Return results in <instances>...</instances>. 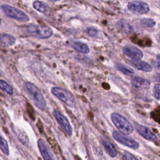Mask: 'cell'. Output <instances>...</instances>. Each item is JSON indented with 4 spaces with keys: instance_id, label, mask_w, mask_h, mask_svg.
Instances as JSON below:
<instances>
[{
    "instance_id": "obj_1",
    "label": "cell",
    "mask_w": 160,
    "mask_h": 160,
    "mask_svg": "<svg viewBox=\"0 0 160 160\" xmlns=\"http://www.w3.org/2000/svg\"><path fill=\"white\" fill-rule=\"evenodd\" d=\"M23 89L33 104L40 110L44 111L46 102L41 90L31 82H25L23 84Z\"/></svg>"
},
{
    "instance_id": "obj_2",
    "label": "cell",
    "mask_w": 160,
    "mask_h": 160,
    "mask_svg": "<svg viewBox=\"0 0 160 160\" xmlns=\"http://www.w3.org/2000/svg\"><path fill=\"white\" fill-rule=\"evenodd\" d=\"M110 118L114 125L121 132V133L129 135L134 131V127L121 114L118 112H112L111 114Z\"/></svg>"
},
{
    "instance_id": "obj_3",
    "label": "cell",
    "mask_w": 160,
    "mask_h": 160,
    "mask_svg": "<svg viewBox=\"0 0 160 160\" xmlns=\"http://www.w3.org/2000/svg\"><path fill=\"white\" fill-rule=\"evenodd\" d=\"M25 31L29 35L38 39H48L52 36L53 32L46 25L30 24L25 27Z\"/></svg>"
},
{
    "instance_id": "obj_4",
    "label": "cell",
    "mask_w": 160,
    "mask_h": 160,
    "mask_svg": "<svg viewBox=\"0 0 160 160\" xmlns=\"http://www.w3.org/2000/svg\"><path fill=\"white\" fill-rule=\"evenodd\" d=\"M1 9L3 12L9 18L15 19L20 22H28L29 20V17L21 9L9 4H2Z\"/></svg>"
},
{
    "instance_id": "obj_5",
    "label": "cell",
    "mask_w": 160,
    "mask_h": 160,
    "mask_svg": "<svg viewBox=\"0 0 160 160\" xmlns=\"http://www.w3.org/2000/svg\"><path fill=\"white\" fill-rule=\"evenodd\" d=\"M51 93L68 106L71 108L76 106L75 98L69 91L59 87H53L51 89Z\"/></svg>"
},
{
    "instance_id": "obj_6",
    "label": "cell",
    "mask_w": 160,
    "mask_h": 160,
    "mask_svg": "<svg viewBox=\"0 0 160 160\" xmlns=\"http://www.w3.org/2000/svg\"><path fill=\"white\" fill-rule=\"evenodd\" d=\"M112 138L119 143L127 146L128 148H130L133 149H136L139 148V144L138 141L136 140L130 138L124 134L117 131H113L112 132Z\"/></svg>"
},
{
    "instance_id": "obj_7",
    "label": "cell",
    "mask_w": 160,
    "mask_h": 160,
    "mask_svg": "<svg viewBox=\"0 0 160 160\" xmlns=\"http://www.w3.org/2000/svg\"><path fill=\"white\" fill-rule=\"evenodd\" d=\"M127 8L131 12L136 14H146L150 11L148 4L141 1H130L128 3Z\"/></svg>"
},
{
    "instance_id": "obj_8",
    "label": "cell",
    "mask_w": 160,
    "mask_h": 160,
    "mask_svg": "<svg viewBox=\"0 0 160 160\" xmlns=\"http://www.w3.org/2000/svg\"><path fill=\"white\" fill-rule=\"evenodd\" d=\"M52 115L63 131L68 136H71L72 132V128L67 118L56 109L52 111Z\"/></svg>"
},
{
    "instance_id": "obj_9",
    "label": "cell",
    "mask_w": 160,
    "mask_h": 160,
    "mask_svg": "<svg viewBox=\"0 0 160 160\" xmlns=\"http://www.w3.org/2000/svg\"><path fill=\"white\" fill-rule=\"evenodd\" d=\"M122 52L132 60H141L143 58L142 51L132 45H126L122 48Z\"/></svg>"
},
{
    "instance_id": "obj_10",
    "label": "cell",
    "mask_w": 160,
    "mask_h": 160,
    "mask_svg": "<svg viewBox=\"0 0 160 160\" xmlns=\"http://www.w3.org/2000/svg\"><path fill=\"white\" fill-rule=\"evenodd\" d=\"M134 128L137 132L146 140L152 142L157 141L158 138L156 135L148 127L136 123L134 124Z\"/></svg>"
},
{
    "instance_id": "obj_11",
    "label": "cell",
    "mask_w": 160,
    "mask_h": 160,
    "mask_svg": "<svg viewBox=\"0 0 160 160\" xmlns=\"http://www.w3.org/2000/svg\"><path fill=\"white\" fill-rule=\"evenodd\" d=\"M38 146L44 160H56L51 148L44 139H38Z\"/></svg>"
},
{
    "instance_id": "obj_12",
    "label": "cell",
    "mask_w": 160,
    "mask_h": 160,
    "mask_svg": "<svg viewBox=\"0 0 160 160\" xmlns=\"http://www.w3.org/2000/svg\"><path fill=\"white\" fill-rule=\"evenodd\" d=\"M131 83L133 87L138 89H148L151 84L149 80L139 76L133 77L131 80Z\"/></svg>"
},
{
    "instance_id": "obj_13",
    "label": "cell",
    "mask_w": 160,
    "mask_h": 160,
    "mask_svg": "<svg viewBox=\"0 0 160 160\" xmlns=\"http://www.w3.org/2000/svg\"><path fill=\"white\" fill-rule=\"evenodd\" d=\"M131 65L139 71H142L144 72H151L152 69L151 65H150L147 62L141 60H131L130 61Z\"/></svg>"
},
{
    "instance_id": "obj_14",
    "label": "cell",
    "mask_w": 160,
    "mask_h": 160,
    "mask_svg": "<svg viewBox=\"0 0 160 160\" xmlns=\"http://www.w3.org/2000/svg\"><path fill=\"white\" fill-rule=\"evenodd\" d=\"M101 143L106 151V152L112 158H115L117 156V151L114 145L104 138L101 139Z\"/></svg>"
},
{
    "instance_id": "obj_15",
    "label": "cell",
    "mask_w": 160,
    "mask_h": 160,
    "mask_svg": "<svg viewBox=\"0 0 160 160\" xmlns=\"http://www.w3.org/2000/svg\"><path fill=\"white\" fill-rule=\"evenodd\" d=\"M71 46L77 51L83 53V54H88L89 52L90 49L88 46L81 41H73L71 44Z\"/></svg>"
},
{
    "instance_id": "obj_16",
    "label": "cell",
    "mask_w": 160,
    "mask_h": 160,
    "mask_svg": "<svg viewBox=\"0 0 160 160\" xmlns=\"http://www.w3.org/2000/svg\"><path fill=\"white\" fill-rule=\"evenodd\" d=\"M16 42V38L11 34L0 33V44L4 46H12Z\"/></svg>"
},
{
    "instance_id": "obj_17",
    "label": "cell",
    "mask_w": 160,
    "mask_h": 160,
    "mask_svg": "<svg viewBox=\"0 0 160 160\" xmlns=\"http://www.w3.org/2000/svg\"><path fill=\"white\" fill-rule=\"evenodd\" d=\"M32 6L36 10H37L38 11L41 12L42 14L48 15L50 13V9H49V7L47 6V4H44V2H42L41 1H36L33 2Z\"/></svg>"
},
{
    "instance_id": "obj_18",
    "label": "cell",
    "mask_w": 160,
    "mask_h": 160,
    "mask_svg": "<svg viewBox=\"0 0 160 160\" xmlns=\"http://www.w3.org/2000/svg\"><path fill=\"white\" fill-rule=\"evenodd\" d=\"M116 26L118 29H119L120 31L127 33L129 34L133 32V29L132 26L128 22L122 21H119L117 22L116 24Z\"/></svg>"
},
{
    "instance_id": "obj_19",
    "label": "cell",
    "mask_w": 160,
    "mask_h": 160,
    "mask_svg": "<svg viewBox=\"0 0 160 160\" xmlns=\"http://www.w3.org/2000/svg\"><path fill=\"white\" fill-rule=\"evenodd\" d=\"M115 68L119 70V71L122 72L123 74L128 75V76H131L134 74V70H132L131 68H129L127 66H125L122 64H116Z\"/></svg>"
},
{
    "instance_id": "obj_20",
    "label": "cell",
    "mask_w": 160,
    "mask_h": 160,
    "mask_svg": "<svg viewBox=\"0 0 160 160\" xmlns=\"http://www.w3.org/2000/svg\"><path fill=\"white\" fill-rule=\"evenodd\" d=\"M0 89L2 90L9 95H12L14 93L13 89L11 86L6 81L1 79H0Z\"/></svg>"
},
{
    "instance_id": "obj_21",
    "label": "cell",
    "mask_w": 160,
    "mask_h": 160,
    "mask_svg": "<svg viewBox=\"0 0 160 160\" xmlns=\"http://www.w3.org/2000/svg\"><path fill=\"white\" fill-rule=\"evenodd\" d=\"M0 149L5 155H9V150L7 141L0 134Z\"/></svg>"
},
{
    "instance_id": "obj_22",
    "label": "cell",
    "mask_w": 160,
    "mask_h": 160,
    "mask_svg": "<svg viewBox=\"0 0 160 160\" xmlns=\"http://www.w3.org/2000/svg\"><path fill=\"white\" fill-rule=\"evenodd\" d=\"M140 25L145 28H150L156 25V22L150 18H144L140 21Z\"/></svg>"
},
{
    "instance_id": "obj_23",
    "label": "cell",
    "mask_w": 160,
    "mask_h": 160,
    "mask_svg": "<svg viewBox=\"0 0 160 160\" xmlns=\"http://www.w3.org/2000/svg\"><path fill=\"white\" fill-rule=\"evenodd\" d=\"M159 91H160V85L159 84H156L154 85L153 88V95L156 100H159L160 99V94H159Z\"/></svg>"
},
{
    "instance_id": "obj_24",
    "label": "cell",
    "mask_w": 160,
    "mask_h": 160,
    "mask_svg": "<svg viewBox=\"0 0 160 160\" xmlns=\"http://www.w3.org/2000/svg\"><path fill=\"white\" fill-rule=\"evenodd\" d=\"M122 158L123 160H139L136 156H134L133 154L131 153L128 152V151H124L122 155Z\"/></svg>"
},
{
    "instance_id": "obj_25",
    "label": "cell",
    "mask_w": 160,
    "mask_h": 160,
    "mask_svg": "<svg viewBox=\"0 0 160 160\" xmlns=\"http://www.w3.org/2000/svg\"><path fill=\"white\" fill-rule=\"evenodd\" d=\"M86 32L87 34L91 37H95L97 36L98 34V31L94 28H88L86 29Z\"/></svg>"
},
{
    "instance_id": "obj_26",
    "label": "cell",
    "mask_w": 160,
    "mask_h": 160,
    "mask_svg": "<svg viewBox=\"0 0 160 160\" xmlns=\"http://www.w3.org/2000/svg\"><path fill=\"white\" fill-rule=\"evenodd\" d=\"M1 23H2V20H1V19L0 18V26L1 25Z\"/></svg>"
}]
</instances>
